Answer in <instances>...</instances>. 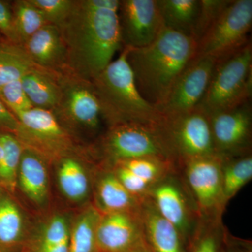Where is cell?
Here are the masks:
<instances>
[{
  "instance_id": "1",
  "label": "cell",
  "mask_w": 252,
  "mask_h": 252,
  "mask_svg": "<svg viewBox=\"0 0 252 252\" xmlns=\"http://www.w3.org/2000/svg\"><path fill=\"white\" fill-rule=\"evenodd\" d=\"M119 6V0H74L67 18L56 26L69 74L91 82L123 49Z\"/></svg>"
},
{
  "instance_id": "2",
  "label": "cell",
  "mask_w": 252,
  "mask_h": 252,
  "mask_svg": "<svg viewBox=\"0 0 252 252\" xmlns=\"http://www.w3.org/2000/svg\"><path fill=\"white\" fill-rule=\"evenodd\" d=\"M127 49V61L137 90L158 111L181 74L196 56L197 42L193 36L164 27L149 45Z\"/></svg>"
},
{
  "instance_id": "3",
  "label": "cell",
  "mask_w": 252,
  "mask_h": 252,
  "mask_svg": "<svg viewBox=\"0 0 252 252\" xmlns=\"http://www.w3.org/2000/svg\"><path fill=\"white\" fill-rule=\"evenodd\" d=\"M123 48L97 77L91 81L98 99L102 120L109 127L120 124H157L161 114L141 95Z\"/></svg>"
},
{
  "instance_id": "4",
  "label": "cell",
  "mask_w": 252,
  "mask_h": 252,
  "mask_svg": "<svg viewBox=\"0 0 252 252\" xmlns=\"http://www.w3.org/2000/svg\"><path fill=\"white\" fill-rule=\"evenodd\" d=\"M158 124L130 123L109 127L89 148V154L91 157L98 158L107 167L123 160L144 157L173 162L175 158Z\"/></svg>"
},
{
  "instance_id": "5",
  "label": "cell",
  "mask_w": 252,
  "mask_h": 252,
  "mask_svg": "<svg viewBox=\"0 0 252 252\" xmlns=\"http://www.w3.org/2000/svg\"><path fill=\"white\" fill-rule=\"evenodd\" d=\"M252 92L251 41L217 62L199 108L207 116L248 103Z\"/></svg>"
},
{
  "instance_id": "6",
  "label": "cell",
  "mask_w": 252,
  "mask_h": 252,
  "mask_svg": "<svg viewBox=\"0 0 252 252\" xmlns=\"http://www.w3.org/2000/svg\"><path fill=\"white\" fill-rule=\"evenodd\" d=\"M16 117L18 121L16 138L23 147L39 154L50 165L68 156L89 155L51 111L33 107Z\"/></svg>"
},
{
  "instance_id": "7",
  "label": "cell",
  "mask_w": 252,
  "mask_h": 252,
  "mask_svg": "<svg viewBox=\"0 0 252 252\" xmlns=\"http://www.w3.org/2000/svg\"><path fill=\"white\" fill-rule=\"evenodd\" d=\"M61 86V99L52 112L61 125L79 142L97 135L102 118L91 82L63 72Z\"/></svg>"
},
{
  "instance_id": "8",
  "label": "cell",
  "mask_w": 252,
  "mask_h": 252,
  "mask_svg": "<svg viewBox=\"0 0 252 252\" xmlns=\"http://www.w3.org/2000/svg\"><path fill=\"white\" fill-rule=\"evenodd\" d=\"M158 126L175 160L186 162L217 154L210 119L199 107L177 115H161Z\"/></svg>"
},
{
  "instance_id": "9",
  "label": "cell",
  "mask_w": 252,
  "mask_h": 252,
  "mask_svg": "<svg viewBox=\"0 0 252 252\" xmlns=\"http://www.w3.org/2000/svg\"><path fill=\"white\" fill-rule=\"evenodd\" d=\"M252 0L231 3L197 42L195 57L209 56L217 62L228 57L250 42Z\"/></svg>"
},
{
  "instance_id": "10",
  "label": "cell",
  "mask_w": 252,
  "mask_h": 252,
  "mask_svg": "<svg viewBox=\"0 0 252 252\" xmlns=\"http://www.w3.org/2000/svg\"><path fill=\"white\" fill-rule=\"evenodd\" d=\"M118 16L123 48L149 45L165 27L157 0H119Z\"/></svg>"
},
{
  "instance_id": "11",
  "label": "cell",
  "mask_w": 252,
  "mask_h": 252,
  "mask_svg": "<svg viewBox=\"0 0 252 252\" xmlns=\"http://www.w3.org/2000/svg\"><path fill=\"white\" fill-rule=\"evenodd\" d=\"M216 64L213 58L195 57L181 74L165 103L158 109L160 114L177 115L197 108L205 95Z\"/></svg>"
},
{
  "instance_id": "12",
  "label": "cell",
  "mask_w": 252,
  "mask_h": 252,
  "mask_svg": "<svg viewBox=\"0 0 252 252\" xmlns=\"http://www.w3.org/2000/svg\"><path fill=\"white\" fill-rule=\"evenodd\" d=\"M250 103L209 116L215 153L223 157L245 153L252 135Z\"/></svg>"
},
{
  "instance_id": "13",
  "label": "cell",
  "mask_w": 252,
  "mask_h": 252,
  "mask_svg": "<svg viewBox=\"0 0 252 252\" xmlns=\"http://www.w3.org/2000/svg\"><path fill=\"white\" fill-rule=\"evenodd\" d=\"M223 157L213 154L185 162L187 182L198 206L210 212L224 203L222 193Z\"/></svg>"
},
{
  "instance_id": "14",
  "label": "cell",
  "mask_w": 252,
  "mask_h": 252,
  "mask_svg": "<svg viewBox=\"0 0 252 252\" xmlns=\"http://www.w3.org/2000/svg\"><path fill=\"white\" fill-rule=\"evenodd\" d=\"M89 155H72L53 164L60 193L69 203L87 205L93 195L94 174L88 162Z\"/></svg>"
},
{
  "instance_id": "15",
  "label": "cell",
  "mask_w": 252,
  "mask_h": 252,
  "mask_svg": "<svg viewBox=\"0 0 252 252\" xmlns=\"http://www.w3.org/2000/svg\"><path fill=\"white\" fill-rule=\"evenodd\" d=\"M143 237L138 213L102 215L97 230L98 252H128Z\"/></svg>"
},
{
  "instance_id": "16",
  "label": "cell",
  "mask_w": 252,
  "mask_h": 252,
  "mask_svg": "<svg viewBox=\"0 0 252 252\" xmlns=\"http://www.w3.org/2000/svg\"><path fill=\"white\" fill-rule=\"evenodd\" d=\"M49 165L39 154L23 147L16 189H19L30 203L37 208H45L49 203Z\"/></svg>"
},
{
  "instance_id": "17",
  "label": "cell",
  "mask_w": 252,
  "mask_h": 252,
  "mask_svg": "<svg viewBox=\"0 0 252 252\" xmlns=\"http://www.w3.org/2000/svg\"><path fill=\"white\" fill-rule=\"evenodd\" d=\"M138 217L144 238L153 252H184L180 232L159 213L149 196L142 200Z\"/></svg>"
},
{
  "instance_id": "18",
  "label": "cell",
  "mask_w": 252,
  "mask_h": 252,
  "mask_svg": "<svg viewBox=\"0 0 252 252\" xmlns=\"http://www.w3.org/2000/svg\"><path fill=\"white\" fill-rule=\"evenodd\" d=\"M94 174L93 196L94 207L102 215L138 213L142 200L129 193L109 167Z\"/></svg>"
},
{
  "instance_id": "19",
  "label": "cell",
  "mask_w": 252,
  "mask_h": 252,
  "mask_svg": "<svg viewBox=\"0 0 252 252\" xmlns=\"http://www.w3.org/2000/svg\"><path fill=\"white\" fill-rule=\"evenodd\" d=\"M32 63L49 70L65 72L66 50L59 28L47 24L23 44Z\"/></svg>"
},
{
  "instance_id": "20",
  "label": "cell",
  "mask_w": 252,
  "mask_h": 252,
  "mask_svg": "<svg viewBox=\"0 0 252 252\" xmlns=\"http://www.w3.org/2000/svg\"><path fill=\"white\" fill-rule=\"evenodd\" d=\"M148 196L159 213L175 225L182 236L187 235L191 217L185 195L177 183L163 179L152 187Z\"/></svg>"
},
{
  "instance_id": "21",
  "label": "cell",
  "mask_w": 252,
  "mask_h": 252,
  "mask_svg": "<svg viewBox=\"0 0 252 252\" xmlns=\"http://www.w3.org/2000/svg\"><path fill=\"white\" fill-rule=\"evenodd\" d=\"M30 238L27 217L11 194H0V252H21Z\"/></svg>"
},
{
  "instance_id": "22",
  "label": "cell",
  "mask_w": 252,
  "mask_h": 252,
  "mask_svg": "<svg viewBox=\"0 0 252 252\" xmlns=\"http://www.w3.org/2000/svg\"><path fill=\"white\" fill-rule=\"evenodd\" d=\"M63 72L35 65L23 74L21 84L33 107L51 112L56 109L61 99Z\"/></svg>"
},
{
  "instance_id": "23",
  "label": "cell",
  "mask_w": 252,
  "mask_h": 252,
  "mask_svg": "<svg viewBox=\"0 0 252 252\" xmlns=\"http://www.w3.org/2000/svg\"><path fill=\"white\" fill-rule=\"evenodd\" d=\"M72 220L69 214H53L34 230L26 249L34 252H69Z\"/></svg>"
},
{
  "instance_id": "24",
  "label": "cell",
  "mask_w": 252,
  "mask_h": 252,
  "mask_svg": "<svg viewBox=\"0 0 252 252\" xmlns=\"http://www.w3.org/2000/svg\"><path fill=\"white\" fill-rule=\"evenodd\" d=\"M102 214L94 205H86L72 217L69 252H98L97 230Z\"/></svg>"
},
{
  "instance_id": "25",
  "label": "cell",
  "mask_w": 252,
  "mask_h": 252,
  "mask_svg": "<svg viewBox=\"0 0 252 252\" xmlns=\"http://www.w3.org/2000/svg\"><path fill=\"white\" fill-rule=\"evenodd\" d=\"M165 28L193 36L200 0H157Z\"/></svg>"
},
{
  "instance_id": "26",
  "label": "cell",
  "mask_w": 252,
  "mask_h": 252,
  "mask_svg": "<svg viewBox=\"0 0 252 252\" xmlns=\"http://www.w3.org/2000/svg\"><path fill=\"white\" fill-rule=\"evenodd\" d=\"M35 65L22 45L4 39L0 41V89L21 79Z\"/></svg>"
},
{
  "instance_id": "27",
  "label": "cell",
  "mask_w": 252,
  "mask_h": 252,
  "mask_svg": "<svg viewBox=\"0 0 252 252\" xmlns=\"http://www.w3.org/2000/svg\"><path fill=\"white\" fill-rule=\"evenodd\" d=\"M252 178V158L250 154L229 158L223 157L222 167V193L223 201L234 197Z\"/></svg>"
},
{
  "instance_id": "28",
  "label": "cell",
  "mask_w": 252,
  "mask_h": 252,
  "mask_svg": "<svg viewBox=\"0 0 252 252\" xmlns=\"http://www.w3.org/2000/svg\"><path fill=\"white\" fill-rule=\"evenodd\" d=\"M0 141L4 149V158L0 163V189L11 194L16 190L23 146L12 134L0 133Z\"/></svg>"
},
{
  "instance_id": "29",
  "label": "cell",
  "mask_w": 252,
  "mask_h": 252,
  "mask_svg": "<svg viewBox=\"0 0 252 252\" xmlns=\"http://www.w3.org/2000/svg\"><path fill=\"white\" fill-rule=\"evenodd\" d=\"M11 6L18 43L23 46L31 36L48 23L31 0H16L11 2Z\"/></svg>"
},
{
  "instance_id": "30",
  "label": "cell",
  "mask_w": 252,
  "mask_h": 252,
  "mask_svg": "<svg viewBox=\"0 0 252 252\" xmlns=\"http://www.w3.org/2000/svg\"><path fill=\"white\" fill-rule=\"evenodd\" d=\"M172 164L161 159L144 157L123 160L114 165H122L143 180L155 185L165 178Z\"/></svg>"
},
{
  "instance_id": "31",
  "label": "cell",
  "mask_w": 252,
  "mask_h": 252,
  "mask_svg": "<svg viewBox=\"0 0 252 252\" xmlns=\"http://www.w3.org/2000/svg\"><path fill=\"white\" fill-rule=\"evenodd\" d=\"M232 0H200V6L193 37L198 42L207 30L220 17Z\"/></svg>"
},
{
  "instance_id": "32",
  "label": "cell",
  "mask_w": 252,
  "mask_h": 252,
  "mask_svg": "<svg viewBox=\"0 0 252 252\" xmlns=\"http://www.w3.org/2000/svg\"><path fill=\"white\" fill-rule=\"evenodd\" d=\"M0 98L15 116L33 108L23 90L21 79L11 81L0 89Z\"/></svg>"
},
{
  "instance_id": "33",
  "label": "cell",
  "mask_w": 252,
  "mask_h": 252,
  "mask_svg": "<svg viewBox=\"0 0 252 252\" xmlns=\"http://www.w3.org/2000/svg\"><path fill=\"white\" fill-rule=\"evenodd\" d=\"M107 167L112 170L124 188L136 198L143 200L148 196L154 184L143 180L122 165H114Z\"/></svg>"
},
{
  "instance_id": "34",
  "label": "cell",
  "mask_w": 252,
  "mask_h": 252,
  "mask_svg": "<svg viewBox=\"0 0 252 252\" xmlns=\"http://www.w3.org/2000/svg\"><path fill=\"white\" fill-rule=\"evenodd\" d=\"M42 13L48 24L59 26L67 18L74 0H31Z\"/></svg>"
},
{
  "instance_id": "35",
  "label": "cell",
  "mask_w": 252,
  "mask_h": 252,
  "mask_svg": "<svg viewBox=\"0 0 252 252\" xmlns=\"http://www.w3.org/2000/svg\"><path fill=\"white\" fill-rule=\"evenodd\" d=\"M0 36L6 41L19 44L11 2L3 0H0Z\"/></svg>"
},
{
  "instance_id": "36",
  "label": "cell",
  "mask_w": 252,
  "mask_h": 252,
  "mask_svg": "<svg viewBox=\"0 0 252 252\" xmlns=\"http://www.w3.org/2000/svg\"><path fill=\"white\" fill-rule=\"evenodd\" d=\"M18 121L16 116L5 105L0 98V133L16 134Z\"/></svg>"
},
{
  "instance_id": "37",
  "label": "cell",
  "mask_w": 252,
  "mask_h": 252,
  "mask_svg": "<svg viewBox=\"0 0 252 252\" xmlns=\"http://www.w3.org/2000/svg\"><path fill=\"white\" fill-rule=\"evenodd\" d=\"M193 252H218L216 238L212 235H205L199 240Z\"/></svg>"
},
{
  "instance_id": "38",
  "label": "cell",
  "mask_w": 252,
  "mask_h": 252,
  "mask_svg": "<svg viewBox=\"0 0 252 252\" xmlns=\"http://www.w3.org/2000/svg\"><path fill=\"white\" fill-rule=\"evenodd\" d=\"M128 252H153V251L149 248L148 244L147 243L143 236Z\"/></svg>"
},
{
  "instance_id": "39",
  "label": "cell",
  "mask_w": 252,
  "mask_h": 252,
  "mask_svg": "<svg viewBox=\"0 0 252 252\" xmlns=\"http://www.w3.org/2000/svg\"><path fill=\"white\" fill-rule=\"evenodd\" d=\"M4 146H3L2 143H1V141H0V163H1V160H2L3 158H4Z\"/></svg>"
},
{
  "instance_id": "40",
  "label": "cell",
  "mask_w": 252,
  "mask_h": 252,
  "mask_svg": "<svg viewBox=\"0 0 252 252\" xmlns=\"http://www.w3.org/2000/svg\"><path fill=\"white\" fill-rule=\"evenodd\" d=\"M24 252H34L33 251H32L31 250H28V249H26V250H25Z\"/></svg>"
},
{
  "instance_id": "41",
  "label": "cell",
  "mask_w": 252,
  "mask_h": 252,
  "mask_svg": "<svg viewBox=\"0 0 252 252\" xmlns=\"http://www.w3.org/2000/svg\"><path fill=\"white\" fill-rule=\"evenodd\" d=\"M2 189H0V194L1 193V192H2Z\"/></svg>"
},
{
  "instance_id": "42",
  "label": "cell",
  "mask_w": 252,
  "mask_h": 252,
  "mask_svg": "<svg viewBox=\"0 0 252 252\" xmlns=\"http://www.w3.org/2000/svg\"><path fill=\"white\" fill-rule=\"evenodd\" d=\"M3 39V38H2V37H1V36H0V41H1V39Z\"/></svg>"
},
{
  "instance_id": "43",
  "label": "cell",
  "mask_w": 252,
  "mask_h": 252,
  "mask_svg": "<svg viewBox=\"0 0 252 252\" xmlns=\"http://www.w3.org/2000/svg\"></svg>"
}]
</instances>
